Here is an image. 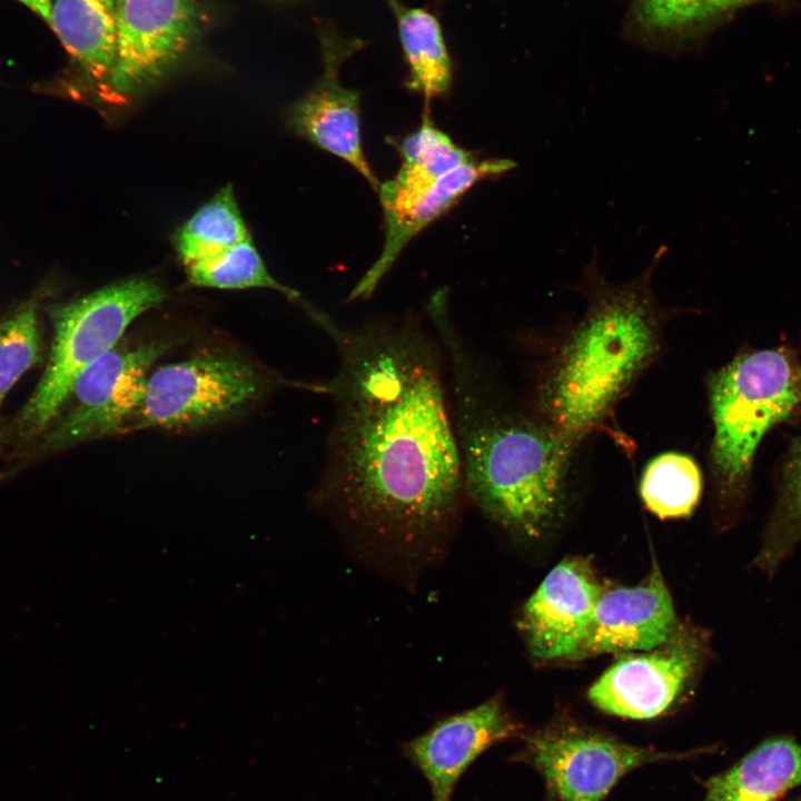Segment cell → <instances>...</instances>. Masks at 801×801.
Here are the masks:
<instances>
[{
  "label": "cell",
  "mask_w": 801,
  "mask_h": 801,
  "mask_svg": "<svg viewBox=\"0 0 801 801\" xmlns=\"http://www.w3.org/2000/svg\"><path fill=\"white\" fill-rule=\"evenodd\" d=\"M358 46L357 41L326 37L324 75L290 108L287 119L296 135L349 164L378 192L380 184L362 147L359 93L338 80L342 63Z\"/></svg>",
  "instance_id": "obj_12"
},
{
  "label": "cell",
  "mask_w": 801,
  "mask_h": 801,
  "mask_svg": "<svg viewBox=\"0 0 801 801\" xmlns=\"http://www.w3.org/2000/svg\"><path fill=\"white\" fill-rule=\"evenodd\" d=\"M764 0H635L639 23L652 31H679L719 21Z\"/></svg>",
  "instance_id": "obj_25"
},
{
  "label": "cell",
  "mask_w": 801,
  "mask_h": 801,
  "mask_svg": "<svg viewBox=\"0 0 801 801\" xmlns=\"http://www.w3.org/2000/svg\"><path fill=\"white\" fill-rule=\"evenodd\" d=\"M518 725L498 700L449 716L405 750L429 782L433 801H451L452 792L468 765L497 742L515 736Z\"/></svg>",
  "instance_id": "obj_13"
},
{
  "label": "cell",
  "mask_w": 801,
  "mask_h": 801,
  "mask_svg": "<svg viewBox=\"0 0 801 801\" xmlns=\"http://www.w3.org/2000/svg\"><path fill=\"white\" fill-rule=\"evenodd\" d=\"M267 385L249 363L233 355L204 354L166 364L148 376L128 431L212 425L258 400Z\"/></svg>",
  "instance_id": "obj_7"
},
{
  "label": "cell",
  "mask_w": 801,
  "mask_h": 801,
  "mask_svg": "<svg viewBox=\"0 0 801 801\" xmlns=\"http://www.w3.org/2000/svg\"><path fill=\"white\" fill-rule=\"evenodd\" d=\"M186 274L194 286L216 289H273L300 304L307 313L313 307L304 303L298 291L273 277L251 238L216 257L186 267Z\"/></svg>",
  "instance_id": "obj_23"
},
{
  "label": "cell",
  "mask_w": 801,
  "mask_h": 801,
  "mask_svg": "<svg viewBox=\"0 0 801 801\" xmlns=\"http://www.w3.org/2000/svg\"><path fill=\"white\" fill-rule=\"evenodd\" d=\"M525 755L543 775L554 801H603L631 770L679 758L571 725L534 734Z\"/></svg>",
  "instance_id": "obj_8"
},
{
  "label": "cell",
  "mask_w": 801,
  "mask_h": 801,
  "mask_svg": "<svg viewBox=\"0 0 801 801\" xmlns=\"http://www.w3.org/2000/svg\"><path fill=\"white\" fill-rule=\"evenodd\" d=\"M675 632L672 599L655 566L636 586L602 591L587 636L575 659L652 650Z\"/></svg>",
  "instance_id": "obj_15"
},
{
  "label": "cell",
  "mask_w": 801,
  "mask_h": 801,
  "mask_svg": "<svg viewBox=\"0 0 801 801\" xmlns=\"http://www.w3.org/2000/svg\"><path fill=\"white\" fill-rule=\"evenodd\" d=\"M801 785V745L792 739L762 742L734 767L711 778L704 801H775Z\"/></svg>",
  "instance_id": "obj_16"
},
{
  "label": "cell",
  "mask_w": 801,
  "mask_h": 801,
  "mask_svg": "<svg viewBox=\"0 0 801 801\" xmlns=\"http://www.w3.org/2000/svg\"><path fill=\"white\" fill-rule=\"evenodd\" d=\"M199 27L196 0H117L110 89L129 97L156 83L186 55Z\"/></svg>",
  "instance_id": "obj_9"
},
{
  "label": "cell",
  "mask_w": 801,
  "mask_h": 801,
  "mask_svg": "<svg viewBox=\"0 0 801 801\" xmlns=\"http://www.w3.org/2000/svg\"><path fill=\"white\" fill-rule=\"evenodd\" d=\"M443 349L464 492L491 520L543 535L563 507L573 446L545 422L508 408L446 303L427 312Z\"/></svg>",
  "instance_id": "obj_2"
},
{
  "label": "cell",
  "mask_w": 801,
  "mask_h": 801,
  "mask_svg": "<svg viewBox=\"0 0 801 801\" xmlns=\"http://www.w3.org/2000/svg\"><path fill=\"white\" fill-rule=\"evenodd\" d=\"M50 27L80 68L109 82L117 41V0H53Z\"/></svg>",
  "instance_id": "obj_17"
},
{
  "label": "cell",
  "mask_w": 801,
  "mask_h": 801,
  "mask_svg": "<svg viewBox=\"0 0 801 801\" xmlns=\"http://www.w3.org/2000/svg\"><path fill=\"white\" fill-rule=\"evenodd\" d=\"M250 239L231 186L221 188L179 228L176 250L186 267Z\"/></svg>",
  "instance_id": "obj_20"
},
{
  "label": "cell",
  "mask_w": 801,
  "mask_h": 801,
  "mask_svg": "<svg viewBox=\"0 0 801 801\" xmlns=\"http://www.w3.org/2000/svg\"><path fill=\"white\" fill-rule=\"evenodd\" d=\"M661 246L635 279L607 281L594 250L580 290L587 309L560 352L541 395L545 423L573 447L609 414L659 347L664 315L651 280Z\"/></svg>",
  "instance_id": "obj_3"
},
{
  "label": "cell",
  "mask_w": 801,
  "mask_h": 801,
  "mask_svg": "<svg viewBox=\"0 0 801 801\" xmlns=\"http://www.w3.org/2000/svg\"><path fill=\"white\" fill-rule=\"evenodd\" d=\"M38 304L30 300L0 322V408L14 383L41 357Z\"/></svg>",
  "instance_id": "obj_24"
},
{
  "label": "cell",
  "mask_w": 801,
  "mask_h": 801,
  "mask_svg": "<svg viewBox=\"0 0 801 801\" xmlns=\"http://www.w3.org/2000/svg\"><path fill=\"white\" fill-rule=\"evenodd\" d=\"M167 298L149 277H131L50 308L53 339L46 369L17 415L0 428L12 456L40 435L58 414L77 378L112 349L131 323Z\"/></svg>",
  "instance_id": "obj_4"
},
{
  "label": "cell",
  "mask_w": 801,
  "mask_h": 801,
  "mask_svg": "<svg viewBox=\"0 0 801 801\" xmlns=\"http://www.w3.org/2000/svg\"><path fill=\"white\" fill-rule=\"evenodd\" d=\"M694 633H674L664 644L641 654H625L590 688V701L622 718L645 720L665 712L693 676L703 656Z\"/></svg>",
  "instance_id": "obj_10"
},
{
  "label": "cell",
  "mask_w": 801,
  "mask_h": 801,
  "mask_svg": "<svg viewBox=\"0 0 801 801\" xmlns=\"http://www.w3.org/2000/svg\"><path fill=\"white\" fill-rule=\"evenodd\" d=\"M709 396L714 483L722 502L738 503L761 439L801 406V364L785 348L739 355L711 375Z\"/></svg>",
  "instance_id": "obj_5"
},
{
  "label": "cell",
  "mask_w": 801,
  "mask_h": 801,
  "mask_svg": "<svg viewBox=\"0 0 801 801\" xmlns=\"http://www.w3.org/2000/svg\"><path fill=\"white\" fill-rule=\"evenodd\" d=\"M640 493L646 508L661 518L689 516L701 497V469L686 454L657 455L643 471Z\"/></svg>",
  "instance_id": "obj_22"
},
{
  "label": "cell",
  "mask_w": 801,
  "mask_h": 801,
  "mask_svg": "<svg viewBox=\"0 0 801 801\" xmlns=\"http://www.w3.org/2000/svg\"><path fill=\"white\" fill-rule=\"evenodd\" d=\"M801 544V436L791 444L781 469L773 510L754 558L772 576Z\"/></svg>",
  "instance_id": "obj_21"
},
{
  "label": "cell",
  "mask_w": 801,
  "mask_h": 801,
  "mask_svg": "<svg viewBox=\"0 0 801 801\" xmlns=\"http://www.w3.org/2000/svg\"><path fill=\"white\" fill-rule=\"evenodd\" d=\"M43 19L49 26L51 20V0H17Z\"/></svg>",
  "instance_id": "obj_26"
},
{
  "label": "cell",
  "mask_w": 801,
  "mask_h": 801,
  "mask_svg": "<svg viewBox=\"0 0 801 801\" xmlns=\"http://www.w3.org/2000/svg\"><path fill=\"white\" fill-rule=\"evenodd\" d=\"M516 167L511 159H477L462 165L427 189L411 195L382 197L384 245L373 266L355 285L348 300L369 297L405 246L445 214L475 184L500 177Z\"/></svg>",
  "instance_id": "obj_14"
},
{
  "label": "cell",
  "mask_w": 801,
  "mask_h": 801,
  "mask_svg": "<svg viewBox=\"0 0 801 801\" xmlns=\"http://www.w3.org/2000/svg\"><path fill=\"white\" fill-rule=\"evenodd\" d=\"M315 323L338 354L322 500L382 534L445 525L464 487L434 332L411 318L344 327L323 313Z\"/></svg>",
  "instance_id": "obj_1"
},
{
  "label": "cell",
  "mask_w": 801,
  "mask_h": 801,
  "mask_svg": "<svg viewBox=\"0 0 801 801\" xmlns=\"http://www.w3.org/2000/svg\"><path fill=\"white\" fill-rule=\"evenodd\" d=\"M170 346L160 339L119 342L77 378L48 427L12 456L10 473L49 454L127 432L144 400L151 365Z\"/></svg>",
  "instance_id": "obj_6"
},
{
  "label": "cell",
  "mask_w": 801,
  "mask_h": 801,
  "mask_svg": "<svg viewBox=\"0 0 801 801\" xmlns=\"http://www.w3.org/2000/svg\"><path fill=\"white\" fill-rule=\"evenodd\" d=\"M408 65V87L426 99L442 96L452 82V65L436 17L422 8L388 0Z\"/></svg>",
  "instance_id": "obj_18"
},
{
  "label": "cell",
  "mask_w": 801,
  "mask_h": 801,
  "mask_svg": "<svg viewBox=\"0 0 801 801\" xmlns=\"http://www.w3.org/2000/svg\"><path fill=\"white\" fill-rule=\"evenodd\" d=\"M602 591L586 561L572 557L554 566L524 606L531 653L541 660L575 659Z\"/></svg>",
  "instance_id": "obj_11"
},
{
  "label": "cell",
  "mask_w": 801,
  "mask_h": 801,
  "mask_svg": "<svg viewBox=\"0 0 801 801\" xmlns=\"http://www.w3.org/2000/svg\"><path fill=\"white\" fill-rule=\"evenodd\" d=\"M402 165L390 180L379 186V197L415 194L436 184L475 157L424 116L421 127L398 145Z\"/></svg>",
  "instance_id": "obj_19"
}]
</instances>
